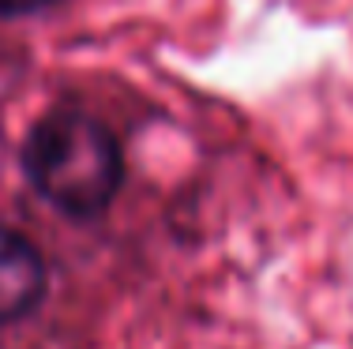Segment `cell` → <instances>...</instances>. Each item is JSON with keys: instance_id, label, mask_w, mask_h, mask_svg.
I'll list each match as a JSON object with an SVG mask.
<instances>
[{"instance_id": "6da1fadb", "label": "cell", "mask_w": 353, "mask_h": 349, "mask_svg": "<svg viewBox=\"0 0 353 349\" xmlns=\"http://www.w3.org/2000/svg\"><path fill=\"white\" fill-rule=\"evenodd\" d=\"M23 173L68 218H98L124 184V154L98 116L53 109L23 143Z\"/></svg>"}, {"instance_id": "7a4b0ae2", "label": "cell", "mask_w": 353, "mask_h": 349, "mask_svg": "<svg viewBox=\"0 0 353 349\" xmlns=\"http://www.w3.org/2000/svg\"><path fill=\"white\" fill-rule=\"evenodd\" d=\"M49 286L46 260L23 233L0 226V327L27 319Z\"/></svg>"}, {"instance_id": "3957f363", "label": "cell", "mask_w": 353, "mask_h": 349, "mask_svg": "<svg viewBox=\"0 0 353 349\" xmlns=\"http://www.w3.org/2000/svg\"><path fill=\"white\" fill-rule=\"evenodd\" d=\"M46 4H53V0H0V15H27Z\"/></svg>"}]
</instances>
